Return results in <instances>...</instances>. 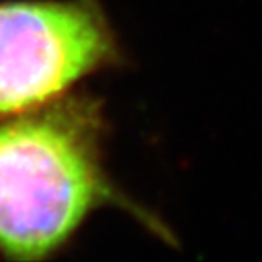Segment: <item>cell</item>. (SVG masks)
Masks as SVG:
<instances>
[{
	"mask_svg": "<svg viewBox=\"0 0 262 262\" xmlns=\"http://www.w3.org/2000/svg\"><path fill=\"white\" fill-rule=\"evenodd\" d=\"M119 204L102 162V115L57 98L0 124V253L35 262L70 242L97 208Z\"/></svg>",
	"mask_w": 262,
	"mask_h": 262,
	"instance_id": "cell-1",
	"label": "cell"
},
{
	"mask_svg": "<svg viewBox=\"0 0 262 262\" xmlns=\"http://www.w3.org/2000/svg\"><path fill=\"white\" fill-rule=\"evenodd\" d=\"M117 58V40L95 0L0 4V117L60 98Z\"/></svg>",
	"mask_w": 262,
	"mask_h": 262,
	"instance_id": "cell-2",
	"label": "cell"
}]
</instances>
